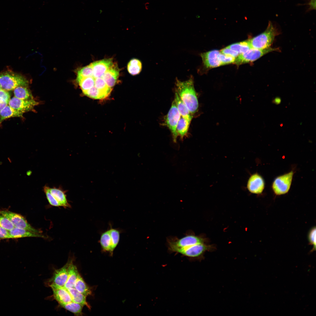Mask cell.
Wrapping results in <instances>:
<instances>
[{"label":"cell","instance_id":"2","mask_svg":"<svg viewBox=\"0 0 316 316\" xmlns=\"http://www.w3.org/2000/svg\"><path fill=\"white\" fill-rule=\"evenodd\" d=\"M278 33L276 26L269 21L265 31L248 41L251 48L260 50L267 49L271 47Z\"/></svg>","mask_w":316,"mask_h":316},{"label":"cell","instance_id":"33","mask_svg":"<svg viewBox=\"0 0 316 316\" xmlns=\"http://www.w3.org/2000/svg\"><path fill=\"white\" fill-rule=\"evenodd\" d=\"M94 86L108 95L111 91V88L107 85L102 77L95 78Z\"/></svg>","mask_w":316,"mask_h":316},{"label":"cell","instance_id":"10","mask_svg":"<svg viewBox=\"0 0 316 316\" xmlns=\"http://www.w3.org/2000/svg\"><path fill=\"white\" fill-rule=\"evenodd\" d=\"M277 50L271 47L264 50L251 48L245 52L239 54L236 58L234 62L236 64L240 65L253 62L270 52Z\"/></svg>","mask_w":316,"mask_h":316},{"label":"cell","instance_id":"1","mask_svg":"<svg viewBox=\"0 0 316 316\" xmlns=\"http://www.w3.org/2000/svg\"><path fill=\"white\" fill-rule=\"evenodd\" d=\"M175 85V91L190 113L193 114L198 109V102L193 77H191L189 79L183 81L176 78Z\"/></svg>","mask_w":316,"mask_h":316},{"label":"cell","instance_id":"30","mask_svg":"<svg viewBox=\"0 0 316 316\" xmlns=\"http://www.w3.org/2000/svg\"><path fill=\"white\" fill-rule=\"evenodd\" d=\"M77 82L83 92L92 88L95 85V78L93 76L83 78Z\"/></svg>","mask_w":316,"mask_h":316},{"label":"cell","instance_id":"3","mask_svg":"<svg viewBox=\"0 0 316 316\" xmlns=\"http://www.w3.org/2000/svg\"><path fill=\"white\" fill-rule=\"evenodd\" d=\"M168 248L170 252L175 253L177 250L184 248L199 243H205V239L193 234H188L179 238H170L167 240Z\"/></svg>","mask_w":316,"mask_h":316},{"label":"cell","instance_id":"15","mask_svg":"<svg viewBox=\"0 0 316 316\" xmlns=\"http://www.w3.org/2000/svg\"><path fill=\"white\" fill-rule=\"evenodd\" d=\"M93 69V77L95 78L102 77L104 74L113 65L112 59H104L91 63Z\"/></svg>","mask_w":316,"mask_h":316},{"label":"cell","instance_id":"20","mask_svg":"<svg viewBox=\"0 0 316 316\" xmlns=\"http://www.w3.org/2000/svg\"><path fill=\"white\" fill-rule=\"evenodd\" d=\"M79 274L76 266L71 260L68 267V278L64 288L66 289L74 288Z\"/></svg>","mask_w":316,"mask_h":316},{"label":"cell","instance_id":"28","mask_svg":"<svg viewBox=\"0 0 316 316\" xmlns=\"http://www.w3.org/2000/svg\"><path fill=\"white\" fill-rule=\"evenodd\" d=\"M142 68L141 62L135 59L131 60L128 64L127 69L129 73L132 75H135L139 74Z\"/></svg>","mask_w":316,"mask_h":316},{"label":"cell","instance_id":"43","mask_svg":"<svg viewBox=\"0 0 316 316\" xmlns=\"http://www.w3.org/2000/svg\"><path fill=\"white\" fill-rule=\"evenodd\" d=\"M1 89V87L0 85V90Z\"/></svg>","mask_w":316,"mask_h":316},{"label":"cell","instance_id":"16","mask_svg":"<svg viewBox=\"0 0 316 316\" xmlns=\"http://www.w3.org/2000/svg\"><path fill=\"white\" fill-rule=\"evenodd\" d=\"M53 291L54 299L59 304H65L73 301L71 296L64 287L54 286H50Z\"/></svg>","mask_w":316,"mask_h":316},{"label":"cell","instance_id":"26","mask_svg":"<svg viewBox=\"0 0 316 316\" xmlns=\"http://www.w3.org/2000/svg\"><path fill=\"white\" fill-rule=\"evenodd\" d=\"M27 87L20 86L16 87L13 90L14 97L24 100L33 99L32 94Z\"/></svg>","mask_w":316,"mask_h":316},{"label":"cell","instance_id":"19","mask_svg":"<svg viewBox=\"0 0 316 316\" xmlns=\"http://www.w3.org/2000/svg\"><path fill=\"white\" fill-rule=\"evenodd\" d=\"M119 75V71L115 65H112L102 77L109 87H113L116 84Z\"/></svg>","mask_w":316,"mask_h":316},{"label":"cell","instance_id":"37","mask_svg":"<svg viewBox=\"0 0 316 316\" xmlns=\"http://www.w3.org/2000/svg\"><path fill=\"white\" fill-rule=\"evenodd\" d=\"M308 239L310 243L313 246V249L315 250L316 248V228H312L309 233Z\"/></svg>","mask_w":316,"mask_h":316},{"label":"cell","instance_id":"5","mask_svg":"<svg viewBox=\"0 0 316 316\" xmlns=\"http://www.w3.org/2000/svg\"><path fill=\"white\" fill-rule=\"evenodd\" d=\"M215 249L213 245L202 243L178 250L175 253H179L191 260L201 261L204 259L205 252L212 251Z\"/></svg>","mask_w":316,"mask_h":316},{"label":"cell","instance_id":"31","mask_svg":"<svg viewBox=\"0 0 316 316\" xmlns=\"http://www.w3.org/2000/svg\"><path fill=\"white\" fill-rule=\"evenodd\" d=\"M83 92L89 97L96 99L104 98L108 96L106 93L98 90L95 86Z\"/></svg>","mask_w":316,"mask_h":316},{"label":"cell","instance_id":"7","mask_svg":"<svg viewBox=\"0 0 316 316\" xmlns=\"http://www.w3.org/2000/svg\"><path fill=\"white\" fill-rule=\"evenodd\" d=\"M294 174L292 170L290 172L277 177L272 186L273 191L276 195H284L289 190Z\"/></svg>","mask_w":316,"mask_h":316},{"label":"cell","instance_id":"25","mask_svg":"<svg viewBox=\"0 0 316 316\" xmlns=\"http://www.w3.org/2000/svg\"><path fill=\"white\" fill-rule=\"evenodd\" d=\"M78 291L87 297L91 295L90 288L87 284L80 274H78L74 287Z\"/></svg>","mask_w":316,"mask_h":316},{"label":"cell","instance_id":"6","mask_svg":"<svg viewBox=\"0 0 316 316\" xmlns=\"http://www.w3.org/2000/svg\"><path fill=\"white\" fill-rule=\"evenodd\" d=\"M120 231L119 229L110 228L102 232L100 236L99 243L103 251L112 253L120 240Z\"/></svg>","mask_w":316,"mask_h":316},{"label":"cell","instance_id":"27","mask_svg":"<svg viewBox=\"0 0 316 316\" xmlns=\"http://www.w3.org/2000/svg\"><path fill=\"white\" fill-rule=\"evenodd\" d=\"M62 308L73 313L76 316L82 315L83 305L73 301L65 304H59Z\"/></svg>","mask_w":316,"mask_h":316},{"label":"cell","instance_id":"41","mask_svg":"<svg viewBox=\"0 0 316 316\" xmlns=\"http://www.w3.org/2000/svg\"><path fill=\"white\" fill-rule=\"evenodd\" d=\"M8 103L6 102H0V112L8 104Z\"/></svg>","mask_w":316,"mask_h":316},{"label":"cell","instance_id":"24","mask_svg":"<svg viewBox=\"0 0 316 316\" xmlns=\"http://www.w3.org/2000/svg\"><path fill=\"white\" fill-rule=\"evenodd\" d=\"M190 123L181 116L176 126V131L181 139L183 140L187 135Z\"/></svg>","mask_w":316,"mask_h":316},{"label":"cell","instance_id":"14","mask_svg":"<svg viewBox=\"0 0 316 316\" xmlns=\"http://www.w3.org/2000/svg\"><path fill=\"white\" fill-rule=\"evenodd\" d=\"M220 52L217 50L202 53L201 56L204 66L207 68H213L221 66L219 58Z\"/></svg>","mask_w":316,"mask_h":316},{"label":"cell","instance_id":"4","mask_svg":"<svg viewBox=\"0 0 316 316\" xmlns=\"http://www.w3.org/2000/svg\"><path fill=\"white\" fill-rule=\"evenodd\" d=\"M28 80L23 76L10 71L0 73V85L2 89L7 91L14 90L17 87L28 86Z\"/></svg>","mask_w":316,"mask_h":316},{"label":"cell","instance_id":"13","mask_svg":"<svg viewBox=\"0 0 316 316\" xmlns=\"http://www.w3.org/2000/svg\"><path fill=\"white\" fill-rule=\"evenodd\" d=\"M265 187V182L262 177L257 173L251 175L249 178L247 188L251 193L260 194L263 192Z\"/></svg>","mask_w":316,"mask_h":316},{"label":"cell","instance_id":"21","mask_svg":"<svg viewBox=\"0 0 316 316\" xmlns=\"http://www.w3.org/2000/svg\"><path fill=\"white\" fill-rule=\"evenodd\" d=\"M174 100L181 116L191 122L193 118V115L176 91Z\"/></svg>","mask_w":316,"mask_h":316},{"label":"cell","instance_id":"42","mask_svg":"<svg viewBox=\"0 0 316 316\" xmlns=\"http://www.w3.org/2000/svg\"><path fill=\"white\" fill-rule=\"evenodd\" d=\"M274 103L276 104H278L281 102V99L279 98H275L274 100Z\"/></svg>","mask_w":316,"mask_h":316},{"label":"cell","instance_id":"40","mask_svg":"<svg viewBox=\"0 0 316 316\" xmlns=\"http://www.w3.org/2000/svg\"><path fill=\"white\" fill-rule=\"evenodd\" d=\"M10 238L9 231L0 226V240Z\"/></svg>","mask_w":316,"mask_h":316},{"label":"cell","instance_id":"18","mask_svg":"<svg viewBox=\"0 0 316 316\" xmlns=\"http://www.w3.org/2000/svg\"><path fill=\"white\" fill-rule=\"evenodd\" d=\"M12 239H16L25 237H40L45 238L46 236L40 233L32 232L28 230L16 227L9 231Z\"/></svg>","mask_w":316,"mask_h":316},{"label":"cell","instance_id":"22","mask_svg":"<svg viewBox=\"0 0 316 316\" xmlns=\"http://www.w3.org/2000/svg\"><path fill=\"white\" fill-rule=\"evenodd\" d=\"M23 114L7 105L0 112V124L4 120L11 117H23Z\"/></svg>","mask_w":316,"mask_h":316},{"label":"cell","instance_id":"8","mask_svg":"<svg viewBox=\"0 0 316 316\" xmlns=\"http://www.w3.org/2000/svg\"><path fill=\"white\" fill-rule=\"evenodd\" d=\"M0 213L7 218L14 227L24 229L30 231L40 233L42 232L32 226L22 215L7 209H0Z\"/></svg>","mask_w":316,"mask_h":316},{"label":"cell","instance_id":"23","mask_svg":"<svg viewBox=\"0 0 316 316\" xmlns=\"http://www.w3.org/2000/svg\"><path fill=\"white\" fill-rule=\"evenodd\" d=\"M70 293L73 302L86 306L90 309V306L86 301L85 296L78 291L75 288L66 289Z\"/></svg>","mask_w":316,"mask_h":316},{"label":"cell","instance_id":"34","mask_svg":"<svg viewBox=\"0 0 316 316\" xmlns=\"http://www.w3.org/2000/svg\"><path fill=\"white\" fill-rule=\"evenodd\" d=\"M49 187L47 185H45L43 187V189L49 204L53 206H61L59 203L50 193Z\"/></svg>","mask_w":316,"mask_h":316},{"label":"cell","instance_id":"11","mask_svg":"<svg viewBox=\"0 0 316 316\" xmlns=\"http://www.w3.org/2000/svg\"><path fill=\"white\" fill-rule=\"evenodd\" d=\"M71 260H68L62 267L55 270L53 276L48 281L49 286L64 287L67 279L68 267Z\"/></svg>","mask_w":316,"mask_h":316},{"label":"cell","instance_id":"39","mask_svg":"<svg viewBox=\"0 0 316 316\" xmlns=\"http://www.w3.org/2000/svg\"><path fill=\"white\" fill-rule=\"evenodd\" d=\"M220 52L224 55L229 56L235 58H236L239 55L237 52L230 49L227 47L221 50Z\"/></svg>","mask_w":316,"mask_h":316},{"label":"cell","instance_id":"32","mask_svg":"<svg viewBox=\"0 0 316 316\" xmlns=\"http://www.w3.org/2000/svg\"><path fill=\"white\" fill-rule=\"evenodd\" d=\"M77 81L84 78L93 76L92 64L80 69L77 72Z\"/></svg>","mask_w":316,"mask_h":316},{"label":"cell","instance_id":"29","mask_svg":"<svg viewBox=\"0 0 316 316\" xmlns=\"http://www.w3.org/2000/svg\"><path fill=\"white\" fill-rule=\"evenodd\" d=\"M227 47L237 52L239 54L245 52L251 48L249 44L248 40L232 44Z\"/></svg>","mask_w":316,"mask_h":316},{"label":"cell","instance_id":"35","mask_svg":"<svg viewBox=\"0 0 316 316\" xmlns=\"http://www.w3.org/2000/svg\"><path fill=\"white\" fill-rule=\"evenodd\" d=\"M0 226L10 231L14 227L13 223L7 218L0 213Z\"/></svg>","mask_w":316,"mask_h":316},{"label":"cell","instance_id":"36","mask_svg":"<svg viewBox=\"0 0 316 316\" xmlns=\"http://www.w3.org/2000/svg\"><path fill=\"white\" fill-rule=\"evenodd\" d=\"M219 58L221 65L234 63L236 58L229 56L224 55L220 52L219 54Z\"/></svg>","mask_w":316,"mask_h":316},{"label":"cell","instance_id":"38","mask_svg":"<svg viewBox=\"0 0 316 316\" xmlns=\"http://www.w3.org/2000/svg\"><path fill=\"white\" fill-rule=\"evenodd\" d=\"M11 99L10 94L8 91L2 89L0 90V102L8 103Z\"/></svg>","mask_w":316,"mask_h":316},{"label":"cell","instance_id":"17","mask_svg":"<svg viewBox=\"0 0 316 316\" xmlns=\"http://www.w3.org/2000/svg\"><path fill=\"white\" fill-rule=\"evenodd\" d=\"M49 190L51 193L58 202L61 206L64 208H70L71 205L68 203L66 198V193L67 190H64L61 186L56 188L49 187Z\"/></svg>","mask_w":316,"mask_h":316},{"label":"cell","instance_id":"9","mask_svg":"<svg viewBox=\"0 0 316 316\" xmlns=\"http://www.w3.org/2000/svg\"><path fill=\"white\" fill-rule=\"evenodd\" d=\"M181 116L174 100L169 111L165 117L164 122L165 125L171 131L173 141L175 143L176 142L178 136L176 131V128Z\"/></svg>","mask_w":316,"mask_h":316},{"label":"cell","instance_id":"12","mask_svg":"<svg viewBox=\"0 0 316 316\" xmlns=\"http://www.w3.org/2000/svg\"><path fill=\"white\" fill-rule=\"evenodd\" d=\"M38 102L33 99L24 100L15 97L10 99L8 105L14 109L23 113L32 109Z\"/></svg>","mask_w":316,"mask_h":316}]
</instances>
